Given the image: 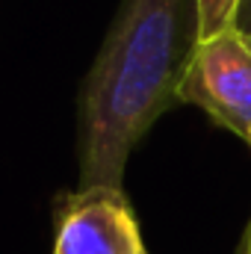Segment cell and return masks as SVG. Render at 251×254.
<instances>
[{"label": "cell", "instance_id": "cell-2", "mask_svg": "<svg viewBox=\"0 0 251 254\" xmlns=\"http://www.w3.org/2000/svg\"><path fill=\"white\" fill-rule=\"evenodd\" d=\"M181 104L204 110L240 139L251 136V42L234 27L201 39L181 83Z\"/></svg>", "mask_w": 251, "mask_h": 254}, {"label": "cell", "instance_id": "cell-1", "mask_svg": "<svg viewBox=\"0 0 251 254\" xmlns=\"http://www.w3.org/2000/svg\"><path fill=\"white\" fill-rule=\"evenodd\" d=\"M198 42V0H122L80 92V192L122 190L133 148L181 104Z\"/></svg>", "mask_w": 251, "mask_h": 254}, {"label": "cell", "instance_id": "cell-8", "mask_svg": "<svg viewBox=\"0 0 251 254\" xmlns=\"http://www.w3.org/2000/svg\"><path fill=\"white\" fill-rule=\"evenodd\" d=\"M246 142H249V145H251V136H249V139H246Z\"/></svg>", "mask_w": 251, "mask_h": 254}, {"label": "cell", "instance_id": "cell-7", "mask_svg": "<svg viewBox=\"0 0 251 254\" xmlns=\"http://www.w3.org/2000/svg\"><path fill=\"white\" fill-rule=\"evenodd\" d=\"M133 254H148V252H145V243H142V246H139V249H136Z\"/></svg>", "mask_w": 251, "mask_h": 254}, {"label": "cell", "instance_id": "cell-5", "mask_svg": "<svg viewBox=\"0 0 251 254\" xmlns=\"http://www.w3.org/2000/svg\"><path fill=\"white\" fill-rule=\"evenodd\" d=\"M234 30L243 33L251 42V0H240L237 3V12H234Z\"/></svg>", "mask_w": 251, "mask_h": 254}, {"label": "cell", "instance_id": "cell-6", "mask_svg": "<svg viewBox=\"0 0 251 254\" xmlns=\"http://www.w3.org/2000/svg\"><path fill=\"white\" fill-rule=\"evenodd\" d=\"M234 254H251V219H249V225L243 228V234H240V243H237Z\"/></svg>", "mask_w": 251, "mask_h": 254}, {"label": "cell", "instance_id": "cell-3", "mask_svg": "<svg viewBox=\"0 0 251 254\" xmlns=\"http://www.w3.org/2000/svg\"><path fill=\"white\" fill-rule=\"evenodd\" d=\"M139 246L125 190H77L60 198L54 254H133Z\"/></svg>", "mask_w": 251, "mask_h": 254}, {"label": "cell", "instance_id": "cell-4", "mask_svg": "<svg viewBox=\"0 0 251 254\" xmlns=\"http://www.w3.org/2000/svg\"><path fill=\"white\" fill-rule=\"evenodd\" d=\"M240 0H198V18H201V39H210L228 27H234V12Z\"/></svg>", "mask_w": 251, "mask_h": 254}]
</instances>
